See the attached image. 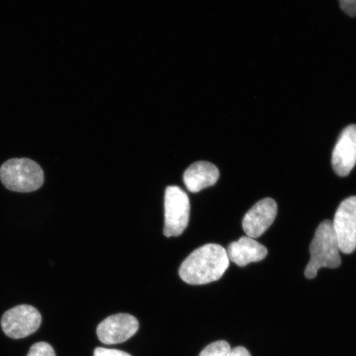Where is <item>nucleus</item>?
<instances>
[{"label": "nucleus", "mask_w": 356, "mask_h": 356, "mask_svg": "<svg viewBox=\"0 0 356 356\" xmlns=\"http://www.w3.org/2000/svg\"><path fill=\"white\" fill-rule=\"evenodd\" d=\"M229 266L225 249L219 244L208 243L186 258L180 266L179 275L186 284L200 286L220 280Z\"/></svg>", "instance_id": "f257e3e1"}, {"label": "nucleus", "mask_w": 356, "mask_h": 356, "mask_svg": "<svg viewBox=\"0 0 356 356\" xmlns=\"http://www.w3.org/2000/svg\"><path fill=\"white\" fill-rule=\"evenodd\" d=\"M228 356H251V355L244 347L238 346L235 347L234 349H231Z\"/></svg>", "instance_id": "dca6fc26"}, {"label": "nucleus", "mask_w": 356, "mask_h": 356, "mask_svg": "<svg viewBox=\"0 0 356 356\" xmlns=\"http://www.w3.org/2000/svg\"><path fill=\"white\" fill-rule=\"evenodd\" d=\"M44 178L41 166L29 159H12L0 168L2 184L15 193H29L41 188Z\"/></svg>", "instance_id": "7ed1b4c3"}, {"label": "nucleus", "mask_w": 356, "mask_h": 356, "mask_svg": "<svg viewBox=\"0 0 356 356\" xmlns=\"http://www.w3.org/2000/svg\"><path fill=\"white\" fill-rule=\"evenodd\" d=\"M229 261L238 266H245L252 262L261 261L267 255V249L264 245L250 237H242L237 242L229 244L226 250Z\"/></svg>", "instance_id": "9d476101"}, {"label": "nucleus", "mask_w": 356, "mask_h": 356, "mask_svg": "<svg viewBox=\"0 0 356 356\" xmlns=\"http://www.w3.org/2000/svg\"><path fill=\"white\" fill-rule=\"evenodd\" d=\"M311 259L305 269V277L314 279L322 267L337 268L341 264L340 249L333 224L331 220H324L316 230L310 244Z\"/></svg>", "instance_id": "f03ea898"}, {"label": "nucleus", "mask_w": 356, "mask_h": 356, "mask_svg": "<svg viewBox=\"0 0 356 356\" xmlns=\"http://www.w3.org/2000/svg\"><path fill=\"white\" fill-rule=\"evenodd\" d=\"M277 215V202L271 198L261 200L245 215L243 229L248 237L259 238L273 224Z\"/></svg>", "instance_id": "6e6552de"}, {"label": "nucleus", "mask_w": 356, "mask_h": 356, "mask_svg": "<svg viewBox=\"0 0 356 356\" xmlns=\"http://www.w3.org/2000/svg\"><path fill=\"white\" fill-rule=\"evenodd\" d=\"M340 6L346 15L356 17V0H339Z\"/></svg>", "instance_id": "2eb2a0df"}, {"label": "nucleus", "mask_w": 356, "mask_h": 356, "mask_svg": "<svg viewBox=\"0 0 356 356\" xmlns=\"http://www.w3.org/2000/svg\"><path fill=\"white\" fill-rule=\"evenodd\" d=\"M332 224L340 251L345 254L353 253L356 249V197L341 203Z\"/></svg>", "instance_id": "423d86ee"}, {"label": "nucleus", "mask_w": 356, "mask_h": 356, "mask_svg": "<svg viewBox=\"0 0 356 356\" xmlns=\"http://www.w3.org/2000/svg\"><path fill=\"white\" fill-rule=\"evenodd\" d=\"M42 315L32 305H17L4 313L1 327L6 335L22 339L37 332L41 326Z\"/></svg>", "instance_id": "39448f33"}, {"label": "nucleus", "mask_w": 356, "mask_h": 356, "mask_svg": "<svg viewBox=\"0 0 356 356\" xmlns=\"http://www.w3.org/2000/svg\"><path fill=\"white\" fill-rule=\"evenodd\" d=\"M139 330V322L134 316L127 314L111 315L99 323L97 337L102 343L114 345L123 343Z\"/></svg>", "instance_id": "0eeeda50"}, {"label": "nucleus", "mask_w": 356, "mask_h": 356, "mask_svg": "<svg viewBox=\"0 0 356 356\" xmlns=\"http://www.w3.org/2000/svg\"><path fill=\"white\" fill-rule=\"evenodd\" d=\"M26 356H56L54 349L47 342H38L31 347Z\"/></svg>", "instance_id": "ddd939ff"}, {"label": "nucleus", "mask_w": 356, "mask_h": 356, "mask_svg": "<svg viewBox=\"0 0 356 356\" xmlns=\"http://www.w3.org/2000/svg\"><path fill=\"white\" fill-rule=\"evenodd\" d=\"M191 204L188 194L177 186H169L164 195V229L167 238L177 237L188 226Z\"/></svg>", "instance_id": "20e7f679"}, {"label": "nucleus", "mask_w": 356, "mask_h": 356, "mask_svg": "<svg viewBox=\"0 0 356 356\" xmlns=\"http://www.w3.org/2000/svg\"><path fill=\"white\" fill-rule=\"evenodd\" d=\"M231 347L228 342L218 341L207 346L199 356H228Z\"/></svg>", "instance_id": "f8f14e48"}, {"label": "nucleus", "mask_w": 356, "mask_h": 356, "mask_svg": "<svg viewBox=\"0 0 356 356\" xmlns=\"http://www.w3.org/2000/svg\"><path fill=\"white\" fill-rule=\"evenodd\" d=\"M93 356H132L124 351L115 349H106L104 347H97L95 349Z\"/></svg>", "instance_id": "4468645a"}, {"label": "nucleus", "mask_w": 356, "mask_h": 356, "mask_svg": "<svg viewBox=\"0 0 356 356\" xmlns=\"http://www.w3.org/2000/svg\"><path fill=\"white\" fill-rule=\"evenodd\" d=\"M356 163V124H350L341 133L332 156L334 172L346 177Z\"/></svg>", "instance_id": "1a4fd4ad"}, {"label": "nucleus", "mask_w": 356, "mask_h": 356, "mask_svg": "<svg viewBox=\"0 0 356 356\" xmlns=\"http://www.w3.org/2000/svg\"><path fill=\"white\" fill-rule=\"evenodd\" d=\"M219 177L220 171L216 165L207 161H200L191 164L186 169L184 181L191 193H197L215 185Z\"/></svg>", "instance_id": "9b49d317"}]
</instances>
